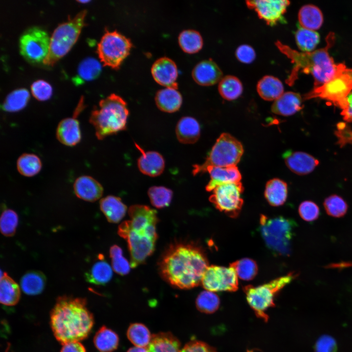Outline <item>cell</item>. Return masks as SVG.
<instances>
[{"mask_svg":"<svg viewBox=\"0 0 352 352\" xmlns=\"http://www.w3.org/2000/svg\"><path fill=\"white\" fill-rule=\"evenodd\" d=\"M210 180L205 187L208 192L213 190L220 184L240 182L242 176L236 166L228 167L209 166L207 168Z\"/></svg>","mask_w":352,"mask_h":352,"instance_id":"cell-20","label":"cell"},{"mask_svg":"<svg viewBox=\"0 0 352 352\" xmlns=\"http://www.w3.org/2000/svg\"><path fill=\"white\" fill-rule=\"evenodd\" d=\"M42 166L40 158L33 154H23L17 161L18 172L22 175L27 177L36 175L41 171Z\"/></svg>","mask_w":352,"mask_h":352,"instance_id":"cell-39","label":"cell"},{"mask_svg":"<svg viewBox=\"0 0 352 352\" xmlns=\"http://www.w3.org/2000/svg\"><path fill=\"white\" fill-rule=\"evenodd\" d=\"M73 189L78 198L89 202L99 199L103 194L101 184L93 177L88 176L78 177L74 183Z\"/></svg>","mask_w":352,"mask_h":352,"instance_id":"cell-21","label":"cell"},{"mask_svg":"<svg viewBox=\"0 0 352 352\" xmlns=\"http://www.w3.org/2000/svg\"><path fill=\"white\" fill-rule=\"evenodd\" d=\"M325 209L329 216L334 218H341L347 213L348 206L345 200L337 195L327 197L323 203Z\"/></svg>","mask_w":352,"mask_h":352,"instance_id":"cell-45","label":"cell"},{"mask_svg":"<svg viewBox=\"0 0 352 352\" xmlns=\"http://www.w3.org/2000/svg\"><path fill=\"white\" fill-rule=\"evenodd\" d=\"M101 71V65L99 62L92 57H87L79 64L77 73L73 82L79 84L96 78Z\"/></svg>","mask_w":352,"mask_h":352,"instance_id":"cell-34","label":"cell"},{"mask_svg":"<svg viewBox=\"0 0 352 352\" xmlns=\"http://www.w3.org/2000/svg\"><path fill=\"white\" fill-rule=\"evenodd\" d=\"M46 283L44 275L38 270H30L25 273L20 280L22 291L29 295H36L43 291Z\"/></svg>","mask_w":352,"mask_h":352,"instance_id":"cell-32","label":"cell"},{"mask_svg":"<svg viewBox=\"0 0 352 352\" xmlns=\"http://www.w3.org/2000/svg\"><path fill=\"white\" fill-rule=\"evenodd\" d=\"M352 91V68L342 63L337 64L334 75L328 82L305 94L303 100L320 98L331 102L342 110L346 99Z\"/></svg>","mask_w":352,"mask_h":352,"instance_id":"cell-8","label":"cell"},{"mask_svg":"<svg viewBox=\"0 0 352 352\" xmlns=\"http://www.w3.org/2000/svg\"><path fill=\"white\" fill-rule=\"evenodd\" d=\"M260 225L267 247L275 254L288 256L291 251L294 221L281 216L269 218L262 215Z\"/></svg>","mask_w":352,"mask_h":352,"instance_id":"cell-6","label":"cell"},{"mask_svg":"<svg viewBox=\"0 0 352 352\" xmlns=\"http://www.w3.org/2000/svg\"><path fill=\"white\" fill-rule=\"evenodd\" d=\"M60 352H86V350L79 341H74L63 344Z\"/></svg>","mask_w":352,"mask_h":352,"instance_id":"cell-53","label":"cell"},{"mask_svg":"<svg viewBox=\"0 0 352 352\" xmlns=\"http://www.w3.org/2000/svg\"><path fill=\"white\" fill-rule=\"evenodd\" d=\"M148 194L152 204L157 208L168 206L173 197V191L164 186H152Z\"/></svg>","mask_w":352,"mask_h":352,"instance_id":"cell-43","label":"cell"},{"mask_svg":"<svg viewBox=\"0 0 352 352\" xmlns=\"http://www.w3.org/2000/svg\"><path fill=\"white\" fill-rule=\"evenodd\" d=\"M50 38L43 29L33 26L26 29L19 39L20 53L31 63H43L49 50Z\"/></svg>","mask_w":352,"mask_h":352,"instance_id":"cell-12","label":"cell"},{"mask_svg":"<svg viewBox=\"0 0 352 352\" xmlns=\"http://www.w3.org/2000/svg\"><path fill=\"white\" fill-rule=\"evenodd\" d=\"M176 133L177 140L181 143L190 144L199 138L200 128L198 121L194 117L184 116L178 121Z\"/></svg>","mask_w":352,"mask_h":352,"instance_id":"cell-25","label":"cell"},{"mask_svg":"<svg viewBox=\"0 0 352 352\" xmlns=\"http://www.w3.org/2000/svg\"><path fill=\"white\" fill-rule=\"evenodd\" d=\"M132 46L130 39L121 33L106 29L97 44V52L104 66L118 69L129 55Z\"/></svg>","mask_w":352,"mask_h":352,"instance_id":"cell-11","label":"cell"},{"mask_svg":"<svg viewBox=\"0 0 352 352\" xmlns=\"http://www.w3.org/2000/svg\"><path fill=\"white\" fill-rule=\"evenodd\" d=\"M208 266L203 249L193 242H184L171 244L158 263L161 277L180 289H190L201 284Z\"/></svg>","mask_w":352,"mask_h":352,"instance_id":"cell-1","label":"cell"},{"mask_svg":"<svg viewBox=\"0 0 352 352\" xmlns=\"http://www.w3.org/2000/svg\"><path fill=\"white\" fill-rule=\"evenodd\" d=\"M21 296L20 289L17 283L7 273L1 274L0 280V301L6 306L16 305Z\"/></svg>","mask_w":352,"mask_h":352,"instance_id":"cell-29","label":"cell"},{"mask_svg":"<svg viewBox=\"0 0 352 352\" xmlns=\"http://www.w3.org/2000/svg\"><path fill=\"white\" fill-rule=\"evenodd\" d=\"M86 13V10H81L72 19L56 27L50 38L48 52L43 63L44 65H53L70 50L85 25Z\"/></svg>","mask_w":352,"mask_h":352,"instance_id":"cell-7","label":"cell"},{"mask_svg":"<svg viewBox=\"0 0 352 352\" xmlns=\"http://www.w3.org/2000/svg\"><path fill=\"white\" fill-rule=\"evenodd\" d=\"M18 223V216L13 210H4L0 219V229L1 233L5 236L11 237L14 235Z\"/></svg>","mask_w":352,"mask_h":352,"instance_id":"cell-47","label":"cell"},{"mask_svg":"<svg viewBox=\"0 0 352 352\" xmlns=\"http://www.w3.org/2000/svg\"><path fill=\"white\" fill-rule=\"evenodd\" d=\"M297 276V273L290 272L261 286H244L247 301L256 315L267 320L266 311L275 305L274 298L277 294Z\"/></svg>","mask_w":352,"mask_h":352,"instance_id":"cell-10","label":"cell"},{"mask_svg":"<svg viewBox=\"0 0 352 352\" xmlns=\"http://www.w3.org/2000/svg\"><path fill=\"white\" fill-rule=\"evenodd\" d=\"M178 44L183 51L189 54L198 52L203 46V39L200 34L194 29L181 31L178 37Z\"/></svg>","mask_w":352,"mask_h":352,"instance_id":"cell-37","label":"cell"},{"mask_svg":"<svg viewBox=\"0 0 352 352\" xmlns=\"http://www.w3.org/2000/svg\"><path fill=\"white\" fill-rule=\"evenodd\" d=\"M341 114L345 121L352 123V91L346 99L345 106L342 110Z\"/></svg>","mask_w":352,"mask_h":352,"instance_id":"cell-54","label":"cell"},{"mask_svg":"<svg viewBox=\"0 0 352 352\" xmlns=\"http://www.w3.org/2000/svg\"><path fill=\"white\" fill-rule=\"evenodd\" d=\"M264 197L269 204L273 206L283 205L287 197L286 183L278 178L268 180L265 185Z\"/></svg>","mask_w":352,"mask_h":352,"instance_id":"cell-30","label":"cell"},{"mask_svg":"<svg viewBox=\"0 0 352 352\" xmlns=\"http://www.w3.org/2000/svg\"><path fill=\"white\" fill-rule=\"evenodd\" d=\"M303 98L298 93L287 91L284 92L274 101L271 110L275 114L282 116H290L301 110L303 105Z\"/></svg>","mask_w":352,"mask_h":352,"instance_id":"cell-23","label":"cell"},{"mask_svg":"<svg viewBox=\"0 0 352 352\" xmlns=\"http://www.w3.org/2000/svg\"><path fill=\"white\" fill-rule=\"evenodd\" d=\"M141 154L137 160V166L143 174L152 177L161 175L165 168L163 156L155 151H144L138 144H135Z\"/></svg>","mask_w":352,"mask_h":352,"instance_id":"cell-19","label":"cell"},{"mask_svg":"<svg viewBox=\"0 0 352 352\" xmlns=\"http://www.w3.org/2000/svg\"><path fill=\"white\" fill-rule=\"evenodd\" d=\"M31 91L33 96L37 100L43 101L48 99L52 94V88L47 82L38 80L31 85Z\"/></svg>","mask_w":352,"mask_h":352,"instance_id":"cell-49","label":"cell"},{"mask_svg":"<svg viewBox=\"0 0 352 352\" xmlns=\"http://www.w3.org/2000/svg\"><path fill=\"white\" fill-rule=\"evenodd\" d=\"M222 75L221 69L212 59L199 62L192 72L194 81L202 86H210L217 84L221 79Z\"/></svg>","mask_w":352,"mask_h":352,"instance_id":"cell-18","label":"cell"},{"mask_svg":"<svg viewBox=\"0 0 352 352\" xmlns=\"http://www.w3.org/2000/svg\"><path fill=\"white\" fill-rule=\"evenodd\" d=\"M236 273L238 277L249 281L253 279L258 272L256 263L249 258H243L236 261L230 264Z\"/></svg>","mask_w":352,"mask_h":352,"instance_id":"cell-42","label":"cell"},{"mask_svg":"<svg viewBox=\"0 0 352 352\" xmlns=\"http://www.w3.org/2000/svg\"><path fill=\"white\" fill-rule=\"evenodd\" d=\"M283 157L288 169L298 175L311 173L319 164L317 159L305 152L288 150L284 153Z\"/></svg>","mask_w":352,"mask_h":352,"instance_id":"cell-17","label":"cell"},{"mask_svg":"<svg viewBox=\"0 0 352 352\" xmlns=\"http://www.w3.org/2000/svg\"><path fill=\"white\" fill-rule=\"evenodd\" d=\"M335 34L330 32L326 38V45L323 48L311 52H298L278 41L276 44L280 50L293 63L290 75L286 80L292 85L298 78L299 72L311 74L314 78V88L319 87L330 80L334 75L337 64L329 53L335 42Z\"/></svg>","mask_w":352,"mask_h":352,"instance_id":"cell-4","label":"cell"},{"mask_svg":"<svg viewBox=\"0 0 352 352\" xmlns=\"http://www.w3.org/2000/svg\"><path fill=\"white\" fill-rule=\"evenodd\" d=\"M119 339L117 334L105 326L101 327L95 333L93 343L101 352H112L118 348Z\"/></svg>","mask_w":352,"mask_h":352,"instance_id":"cell-33","label":"cell"},{"mask_svg":"<svg viewBox=\"0 0 352 352\" xmlns=\"http://www.w3.org/2000/svg\"><path fill=\"white\" fill-rule=\"evenodd\" d=\"M129 215L131 220L120 224L118 234L127 242L131 266L134 268L143 264L154 250L158 218L154 209L140 204L130 206Z\"/></svg>","mask_w":352,"mask_h":352,"instance_id":"cell-2","label":"cell"},{"mask_svg":"<svg viewBox=\"0 0 352 352\" xmlns=\"http://www.w3.org/2000/svg\"><path fill=\"white\" fill-rule=\"evenodd\" d=\"M301 218L306 221H312L317 220L320 215L318 205L313 201L306 200L302 202L298 208Z\"/></svg>","mask_w":352,"mask_h":352,"instance_id":"cell-48","label":"cell"},{"mask_svg":"<svg viewBox=\"0 0 352 352\" xmlns=\"http://www.w3.org/2000/svg\"><path fill=\"white\" fill-rule=\"evenodd\" d=\"M256 52L250 45L243 44L239 46L235 51V56L237 60L243 64H250L256 58Z\"/></svg>","mask_w":352,"mask_h":352,"instance_id":"cell-50","label":"cell"},{"mask_svg":"<svg viewBox=\"0 0 352 352\" xmlns=\"http://www.w3.org/2000/svg\"><path fill=\"white\" fill-rule=\"evenodd\" d=\"M148 352H181L179 340L171 332H159L152 335L147 347Z\"/></svg>","mask_w":352,"mask_h":352,"instance_id":"cell-27","label":"cell"},{"mask_svg":"<svg viewBox=\"0 0 352 352\" xmlns=\"http://www.w3.org/2000/svg\"><path fill=\"white\" fill-rule=\"evenodd\" d=\"M151 72L154 80L159 84L177 88V67L170 58L162 57L156 60L152 66Z\"/></svg>","mask_w":352,"mask_h":352,"instance_id":"cell-16","label":"cell"},{"mask_svg":"<svg viewBox=\"0 0 352 352\" xmlns=\"http://www.w3.org/2000/svg\"><path fill=\"white\" fill-rule=\"evenodd\" d=\"M243 153L242 143L227 133H222L216 140L205 162L193 165L194 176L206 172L209 166H236Z\"/></svg>","mask_w":352,"mask_h":352,"instance_id":"cell-9","label":"cell"},{"mask_svg":"<svg viewBox=\"0 0 352 352\" xmlns=\"http://www.w3.org/2000/svg\"><path fill=\"white\" fill-rule=\"evenodd\" d=\"M298 21L301 27L315 31L323 22V15L320 9L312 4L303 6L298 12Z\"/></svg>","mask_w":352,"mask_h":352,"instance_id":"cell-31","label":"cell"},{"mask_svg":"<svg viewBox=\"0 0 352 352\" xmlns=\"http://www.w3.org/2000/svg\"><path fill=\"white\" fill-rule=\"evenodd\" d=\"M243 189L241 182L220 184L213 190L209 199L219 211L231 218H236L243 205L241 195Z\"/></svg>","mask_w":352,"mask_h":352,"instance_id":"cell-13","label":"cell"},{"mask_svg":"<svg viewBox=\"0 0 352 352\" xmlns=\"http://www.w3.org/2000/svg\"><path fill=\"white\" fill-rule=\"evenodd\" d=\"M247 6L254 10L258 17L267 24L273 26L285 22L284 14L290 1L287 0H246Z\"/></svg>","mask_w":352,"mask_h":352,"instance_id":"cell-15","label":"cell"},{"mask_svg":"<svg viewBox=\"0 0 352 352\" xmlns=\"http://www.w3.org/2000/svg\"><path fill=\"white\" fill-rule=\"evenodd\" d=\"M127 352H148L147 348L133 347L130 348Z\"/></svg>","mask_w":352,"mask_h":352,"instance_id":"cell-55","label":"cell"},{"mask_svg":"<svg viewBox=\"0 0 352 352\" xmlns=\"http://www.w3.org/2000/svg\"><path fill=\"white\" fill-rule=\"evenodd\" d=\"M77 1L79 2L80 3H87V2H89V0H77Z\"/></svg>","mask_w":352,"mask_h":352,"instance_id":"cell-56","label":"cell"},{"mask_svg":"<svg viewBox=\"0 0 352 352\" xmlns=\"http://www.w3.org/2000/svg\"><path fill=\"white\" fill-rule=\"evenodd\" d=\"M129 111L126 101L120 96L112 93L99 102L89 118L99 140L126 130Z\"/></svg>","mask_w":352,"mask_h":352,"instance_id":"cell-5","label":"cell"},{"mask_svg":"<svg viewBox=\"0 0 352 352\" xmlns=\"http://www.w3.org/2000/svg\"><path fill=\"white\" fill-rule=\"evenodd\" d=\"M218 91L223 99L232 101L241 95L243 91V86L238 77L233 75H226L219 82Z\"/></svg>","mask_w":352,"mask_h":352,"instance_id":"cell-36","label":"cell"},{"mask_svg":"<svg viewBox=\"0 0 352 352\" xmlns=\"http://www.w3.org/2000/svg\"><path fill=\"white\" fill-rule=\"evenodd\" d=\"M29 98L28 90L23 88L16 89L9 93L1 105L2 110L7 112H16L23 109Z\"/></svg>","mask_w":352,"mask_h":352,"instance_id":"cell-38","label":"cell"},{"mask_svg":"<svg viewBox=\"0 0 352 352\" xmlns=\"http://www.w3.org/2000/svg\"><path fill=\"white\" fill-rule=\"evenodd\" d=\"M220 304L219 296L214 292L205 290L200 292L196 300L197 308L201 312L212 313L219 308Z\"/></svg>","mask_w":352,"mask_h":352,"instance_id":"cell-44","label":"cell"},{"mask_svg":"<svg viewBox=\"0 0 352 352\" xmlns=\"http://www.w3.org/2000/svg\"><path fill=\"white\" fill-rule=\"evenodd\" d=\"M127 336L135 346L143 348L148 346L152 337L148 328L140 323L131 324L128 329Z\"/></svg>","mask_w":352,"mask_h":352,"instance_id":"cell-40","label":"cell"},{"mask_svg":"<svg viewBox=\"0 0 352 352\" xmlns=\"http://www.w3.org/2000/svg\"><path fill=\"white\" fill-rule=\"evenodd\" d=\"M112 276V271L110 264L103 259L96 262L87 271L85 277L91 284L102 285L109 282Z\"/></svg>","mask_w":352,"mask_h":352,"instance_id":"cell-35","label":"cell"},{"mask_svg":"<svg viewBox=\"0 0 352 352\" xmlns=\"http://www.w3.org/2000/svg\"><path fill=\"white\" fill-rule=\"evenodd\" d=\"M257 91L259 96L266 101H275L284 92L282 82L272 75H265L257 84Z\"/></svg>","mask_w":352,"mask_h":352,"instance_id":"cell-28","label":"cell"},{"mask_svg":"<svg viewBox=\"0 0 352 352\" xmlns=\"http://www.w3.org/2000/svg\"><path fill=\"white\" fill-rule=\"evenodd\" d=\"M201 284L206 290L212 292L235 291L238 288V276L234 269L212 265L206 268Z\"/></svg>","mask_w":352,"mask_h":352,"instance_id":"cell-14","label":"cell"},{"mask_svg":"<svg viewBox=\"0 0 352 352\" xmlns=\"http://www.w3.org/2000/svg\"><path fill=\"white\" fill-rule=\"evenodd\" d=\"M113 270L121 275L128 274L131 267L128 261L123 257L122 249L117 245H112L110 249Z\"/></svg>","mask_w":352,"mask_h":352,"instance_id":"cell-46","label":"cell"},{"mask_svg":"<svg viewBox=\"0 0 352 352\" xmlns=\"http://www.w3.org/2000/svg\"><path fill=\"white\" fill-rule=\"evenodd\" d=\"M50 325L56 340L62 345L87 338L94 324L85 298L59 297L50 312Z\"/></svg>","mask_w":352,"mask_h":352,"instance_id":"cell-3","label":"cell"},{"mask_svg":"<svg viewBox=\"0 0 352 352\" xmlns=\"http://www.w3.org/2000/svg\"><path fill=\"white\" fill-rule=\"evenodd\" d=\"M296 43L303 52H311L320 42L319 34L316 31L299 27L295 33Z\"/></svg>","mask_w":352,"mask_h":352,"instance_id":"cell-41","label":"cell"},{"mask_svg":"<svg viewBox=\"0 0 352 352\" xmlns=\"http://www.w3.org/2000/svg\"><path fill=\"white\" fill-rule=\"evenodd\" d=\"M337 349V344L335 339L328 335L320 337L314 346L315 352H336Z\"/></svg>","mask_w":352,"mask_h":352,"instance_id":"cell-51","label":"cell"},{"mask_svg":"<svg viewBox=\"0 0 352 352\" xmlns=\"http://www.w3.org/2000/svg\"><path fill=\"white\" fill-rule=\"evenodd\" d=\"M100 208L109 222L117 223L125 216L126 205L121 199L114 196H108L100 201Z\"/></svg>","mask_w":352,"mask_h":352,"instance_id":"cell-26","label":"cell"},{"mask_svg":"<svg viewBox=\"0 0 352 352\" xmlns=\"http://www.w3.org/2000/svg\"><path fill=\"white\" fill-rule=\"evenodd\" d=\"M155 101L160 110L172 113L180 109L182 97L177 88L166 87L157 91Z\"/></svg>","mask_w":352,"mask_h":352,"instance_id":"cell-24","label":"cell"},{"mask_svg":"<svg viewBox=\"0 0 352 352\" xmlns=\"http://www.w3.org/2000/svg\"><path fill=\"white\" fill-rule=\"evenodd\" d=\"M181 352H217L208 344L198 340H192L181 349Z\"/></svg>","mask_w":352,"mask_h":352,"instance_id":"cell-52","label":"cell"},{"mask_svg":"<svg viewBox=\"0 0 352 352\" xmlns=\"http://www.w3.org/2000/svg\"><path fill=\"white\" fill-rule=\"evenodd\" d=\"M75 116L61 120L56 132V137L62 144L74 146L81 140V132L79 121Z\"/></svg>","mask_w":352,"mask_h":352,"instance_id":"cell-22","label":"cell"}]
</instances>
